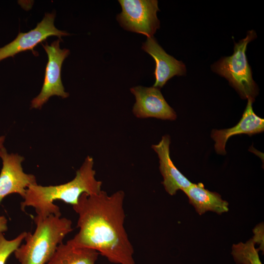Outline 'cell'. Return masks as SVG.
Returning <instances> with one entry per match:
<instances>
[{"instance_id":"obj_1","label":"cell","mask_w":264,"mask_h":264,"mask_svg":"<svg viewBox=\"0 0 264 264\" xmlns=\"http://www.w3.org/2000/svg\"><path fill=\"white\" fill-rule=\"evenodd\" d=\"M124 192L82 194L73 209L79 232L66 242L97 251L115 264H135L134 249L124 226Z\"/></svg>"},{"instance_id":"obj_2","label":"cell","mask_w":264,"mask_h":264,"mask_svg":"<svg viewBox=\"0 0 264 264\" xmlns=\"http://www.w3.org/2000/svg\"><path fill=\"white\" fill-rule=\"evenodd\" d=\"M93 159L87 156L76 176L71 181L58 185L44 186L37 183L31 185L26 190L21 208L24 211L27 207L35 209L36 216L44 219L51 215L61 216L60 208L54 203L60 200L74 205L83 193L94 194L101 190L102 182L95 178Z\"/></svg>"},{"instance_id":"obj_3","label":"cell","mask_w":264,"mask_h":264,"mask_svg":"<svg viewBox=\"0 0 264 264\" xmlns=\"http://www.w3.org/2000/svg\"><path fill=\"white\" fill-rule=\"evenodd\" d=\"M36 229L27 232L25 243L14 252L20 264H46L54 254L59 244L72 230L70 220L51 215L41 219L34 218Z\"/></svg>"},{"instance_id":"obj_4","label":"cell","mask_w":264,"mask_h":264,"mask_svg":"<svg viewBox=\"0 0 264 264\" xmlns=\"http://www.w3.org/2000/svg\"><path fill=\"white\" fill-rule=\"evenodd\" d=\"M256 37L254 30L248 31L244 39L235 43L231 56L221 57L211 66L212 70L227 79L242 99L253 102L258 94L259 88L253 79L245 52L248 43Z\"/></svg>"},{"instance_id":"obj_5","label":"cell","mask_w":264,"mask_h":264,"mask_svg":"<svg viewBox=\"0 0 264 264\" xmlns=\"http://www.w3.org/2000/svg\"><path fill=\"white\" fill-rule=\"evenodd\" d=\"M122 11L116 20L124 29L151 37L160 27L156 0H119Z\"/></svg>"},{"instance_id":"obj_6","label":"cell","mask_w":264,"mask_h":264,"mask_svg":"<svg viewBox=\"0 0 264 264\" xmlns=\"http://www.w3.org/2000/svg\"><path fill=\"white\" fill-rule=\"evenodd\" d=\"M60 40H56L50 45L43 44L48 56L43 85L39 94L31 101L32 108L40 109L52 96L56 95L65 98L69 94L65 91L61 80V68L65 59L69 54V50L61 49Z\"/></svg>"},{"instance_id":"obj_7","label":"cell","mask_w":264,"mask_h":264,"mask_svg":"<svg viewBox=\"0 0 264 264\" xmlns=\"http://www.w3.org/2000/svg\"><path fill=\"white\" fill-rule=\"evenodd\" d=\"M2 166L0 173V203L12 194H18L24 198L29 186L37 183L33 175L24 173L22 166L24 158L14 154H8L2 146L0 148Z\"/></svg>"},{"instance_id":"obj_8","label":"cell","mask_w":264,"mask_h":264,"mask_svg":"<svg viewBox=\"0 0 264 264\" xmlns=\"http://www.w3.org/2000/svg\"><path fill=\"white\" fill-rule=\"evenodd\" d=\"M55 15L54 12L45 13L35 28L28 32H20L15 40L0 48V61L28 50H32L35 54L37 52L34 50V48L49 36H56L61 39L62 36L69 35L65 31L55 27L54 24Z\"/></svg>"},{"instance_id":"obj_9","label":"cell","mask_w":264,"mask_h":264,"mask_svg":"<svg viewBox=\"0 0 264 264\" xmlns=\"http://www.w3.org/2000/svg\"><path fill=\"white\" fill-rule=\"evenodd\" d=\"M130 90L135 98L132 112L136 117L170 120L176 118L175 111L167 103L159 88L138 86Z\"/></svg>"},{"instance_id":"obj_10","label":"cell","mask_w":264,"mask_h":264,"mask_svg":"<svg viewBox=\"0 0 264 264\" xmlns=\"http://www.w3.org/2000/svg\"><path fill=\"white\" fill-rule=\"evenodd\" d=\"M142 49L150 54L155 62L154 72L155 81L153 87L160 89L174 76L186 75L185 64L167 54L154 36L147 38L142 44Z\"/></svg>"},{"instance_id":"obj_11","label":"cell","mask_w":264,"mask_h":264,"mask_svg":"<svg viewBox=\"0 0 264 264\" xmlns=\"http://www.w3.org/2000/svg\"><path fill=\"white\" fill-rule=\"evenodd\" d=\"M245 109L240 121L234 127L222 130H213L211 137L215 141V149L220 154L225 155V145L231 136L240 134L249 136L262 132L264 130V119L257 115L252 108L253 101L247 99Z\"/></svg>"},{"instance_id":"obj_12","label":"cell","mask_w":264,"mask_h":264,"mask_svg":"<svg viewBox=\"0 0 264 264\" xmlns=\"http://www.w3.org/2000/svg\"><path fill=\"white\" fill-rule=\"evenodd\" d=\"M170 138L168 135L162 137L157 144L152 148L157 153L159 160V170L163 177V184L166 191L170 195H175L176 192L182 191L193 183L185 177L175 166L170 154Z\"/></svg>"},{"instance_id":"obj_13","label":"cell","mask_w":264,"mask_h":264,"mask_svg":"<svg viewBox=\"0 0 264 264\" xmlns=\"http://www.w3.org/2000/svg\"><path fill=\"white\" fill-rule=\"evenodd\" d=\"M189 198V203L200 215L207 211L218 214L228 211V203L222 199L220 195L206 189L201 183H193L183 191Z\"/></svg>"},{"instance_id":"obj_14","label":"cell","mask_w":264,"mask_h":264,"mask_svg":"<svg viewBox=\"0 0 264 264\" xmlns=\"http://www.w3.org/2000/svg\"><path fill=\"white\" fill-rule=\"evenodd\" d=\"M99 255L92 249L62 242L46 264H95Z\"/></svg>"},{"instance_id":"obj_15","label":"cell","mask_w":264,"mask_h":264,"mask_svg":"<svg viewBox=\"0 0 264 264\" xmlns=\"http://www.w3.org/2000/svg\"><path fill=\"white\" fill-rule=\"evenodd\" d=\"M255 244L251 239L245 243L233 244L231 254L235 262L237 264H262Z\"/></svg>"},{"instance_id":"obj_16","label":"cell","mask_w":264,"mask_h":264,"mask_svg":"<svg viewBox=\"0 0 264 264\" xmlns=\"http://www.w3.org/2000/svg\"><path fill=\"white\" fill-rule=\"evenodd\" d=\"M27 234L23 232L15 238L8 240L2 233H0V264H5L9 257L21 244Z\"/></svg>"},{"instance_id":"obj_17","label":"cell","mask_w":264,"mask_h":264,"mask_svg":"<svg viewBox=\"0 0 264 264\" xmlns=\"http://www.w3.org/2000/svg\"><path fill=\"white\" fill-rule=\"evenodd\" d=\"M254 236L252 238V241L255 243L259 244V248L264 251V224L261 223L257 225L253 229Z\"/></svg>"},{"instance_id":"obj_18","label":"cell","mask_w":264,"mask_h":264,"mask_svg":"<svg viewBox=\"0 0 264 264\" xmlns=\"http://www.w3.org/2000/svg\"><path fill=\"white\" fill-rule=\"evenodd\" d=\"M8 229L7 220L4 216H0V233L6 231Z\"/></svg>"},{"instance_id":"obj_19","label":"cell","mask_w":264,"mask_h":264,"mask_svg":"<svg viewBox=\"0 0 264 264\" xmlns=\"http://www.w3.org/2000/svg\"><path fill=\"white\" fill-rule=\"evenodd\" d=\"M5 139L4 136H0V148L3 146V143Z\"/></svg>"}]
</instances>
